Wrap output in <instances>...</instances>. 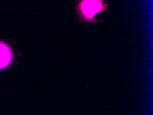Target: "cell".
<instances>
[{
	"mask_svg": "<svg viewBox=\"0 0 153 115\" xmlns=\"http://www.w3.org/2000/svg\"><path fill=\"white\" fill-rule=\"evenodd\" d=\"M11 49L6 44L0 42V70L7 67L12 59Z\"/></svg>",
	"mask_w": 153,
	"mask_h": 115,
	"instance_id": "2",
	"label": "cell"
},
{
	"mask_svg": "<svg viewBox=\"0 0 153 115\" xmlns=\"http://www.w3.org/2000/svg\"><path fill=\"white\" fill-rule=\"evenodd\" d=\"M108 4H103L102 1H82L79 4V9L85 20L95 23L99 20L94 19L95 14L106 11Z\"/></svg>",
	"mask_w": 153,
	"mask_h": 115,
	"instance_id": "1",
	"label": "cell"
}]
</instances>
